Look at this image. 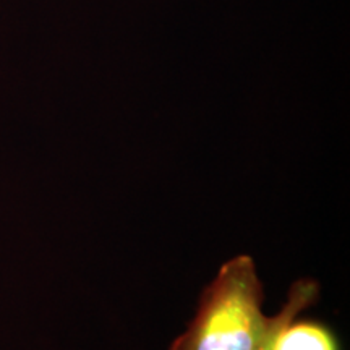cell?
<instances>
[{"label":"cell","instance_id":"obj_3","mask_svg":"<svg viewBox=\"0 0 350 350\" xmlns=\"http://www.w3.org/2000/svg\"><path fill=\"white\" fill-rule=\"evenodd\" d=\"M319 299V284L314 279L301 278L292 284L288 288L287 299L284 301L282 308L274 314V321L268 334L261 340L260 345L253 350H273V344L278 332L292 321L300 313H304L306 308L314 305Z\"/></svg>","mask_w":350,"mask_h":350},{"label":"cell","instance_id":"obj_1","mask_svg":"<svg viewBox=\"0 0 350 350\" xmlns=\"http://www.w3.org/2000/svg\"><path fill=\"white\" fill-rule=\"evenodd\" d=\"M252 256L226 261L201 292L195 317L169 350H253L273 326Z\"/></svg>","mask_w":350,"mask_h":350},{"label":"cell","instance_id":"obj_2","mask_svg":"<svg viewBox=\"0 0 350 350\" xmlns=\"http://www.w3.org/2000/svg\"><path fill=\"white\" fill-rule=\"evenodd\" d=\"M273 350H340L334 331L312 318L295 317L275 336Z\"/></svg>","mask_w":350,"mask_h":350}]
</instances>
